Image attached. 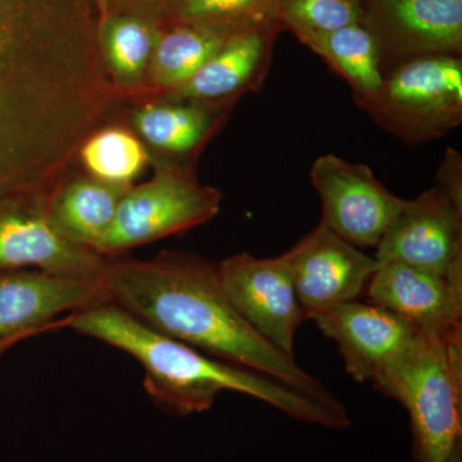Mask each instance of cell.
I'll return each instance as SVG.
<instances>
[{
    "mask_svg": "<svg viewBox=\"0 0 462 462\" xmlns=\"http://www.w3.org/2000/svg\"><path fill=\"white\" fill-rule=\"evenodd\" d=\"M279 26L300 42L311 36L363 23V0H282Z\"/></svg>",
    "mask_w": 462,
    "mask_h": 462,
    "instance_id": "cb8c5ba5",
    "label": "cell"
},
{
    "mask_svg": "<svg viewBox=\"0 0 462 462\" xmlns=\"http://www.w3.org/2000/svg\"><path fill=\"white\" fill-rule=\"evenodd\" d=\"M80 156L93 178L130 185L148 163V154L135 135L126 130L105 129L83 143Z\"/></svg>",
    "mask_w": 462,
    "mask_h": 462,
    "instance_id": "603a6c76",
    "label": "cell"
},
{
    "mask_svg": "<svg viewBox=\"0 0 462 462\" xmlns=\"http://www.w3.org/2000/svg\"><path fill=\"white\" fill-rule=\"evenodd\" d=\"M161 32L160 23L127 14L100 21V50L115 83L125 88L142 83Z\"/></svg>",
    "mask_w": 462,
    "mask_h": 462,
    "instance_id": "44dd1931",
    "label": "cell"
},
{
    "mask_svg": "<svg viewBox=\"0 0 462 462\" xmlns=\"http://www.w3.org/2000/svg\"><path fill=\"white\" fill-rule=\"evenodd\" d=\"M32 336H30V334H21V336L11 337V338L0 339V358H2L5 354H7L12 346L18 345V343L23 342V340L32 338Z\"/></svg>",
    "mask_w": 462,
    "mask_h": 462,
    "instance_id": "4316f807",
    "label": "cell"
},
{
    "mask_svg": "<svg viewBox=\"0 0 462 462\" xmlns=\"http://www.w3.org/2000/svg\"><path fill=\"white\" fill-rule=\"evenodd\" d=\"M282 0H179L169 23H193L226 36L281 29Z\"/></svg>",
    "mask_w": 462,
    "mask_h": 462,
    "instance_id": "7402d4cb",
    "label": "cell"
},
{
    "mask_svg": "<svg viewBox=\"0 0 462 462\" xmlns=\"http://www.w3.org/2000/svg\"><path fill=\"white\" fill-rule=\"evenodd\" d=\"M434 185L462 208V158L455 149H446L445 157L437 170Z\"/></svg>",
    "mask_w": 462,
    "mask_h": 462,
    "instance_id": "484cf974",
    "label": "cell"
},
{
    "mask_svg": "<svg viewBox=\"0 0 462 462\" xmlns=\"http://www.w3.org/2000/svg\"><path fill=\"white\" fill-rule=\"evenodd\" d=\"M367 296L422 334L439 339L462 336V273L445 275L393 261L380 264Z\"/></svg>",
    "mask_w": 462,
    "mask_h": 462,
    "instance_id": "9a60e30c",
    "label": "cell"
},
{
    "mask_svg": "<svg viewBox=\"0 0 462 462\" xmlns=\"http://www.w3.org/2000/svg\"><path fill=\"white\" fill-rule=\"evenodd\" d=\"M363 109L409 144L442 138L462 124L461 57L430 54L388 67L378 94Z\"/></svg>",
    "mask_w": 462,
    "mask_h": 462,
    "instance_id": "5b68a950",
    "label": "cell"
},
{
    "mask_svg": "<svg viewBox=\"0 0 462 462\" xmlns=\"http://www.w3.org/2000/svg\"><path fill=\"white\" fill-rule=\"evenodd\" d=\"M96 36L0 38V199L42 196L112 98Z\"/></svg>",
    "mask_w": 462,
    "mask_h": 462,
    "instance_id": "6da1fadb",
    "label": "cell"
},
{
    "mask_svg": "<svg viewBox=\"0 0 462 462\" xmlns=\"http://www.w3.org/2000/svg\"><path fill=\"white\" fill-rule=\"evenodd\" d=\"M279 29L230 36L190 80L166 94V99L230 105L245 94L261 90L272 65Z\"/></svg>",
    "mask_w": 462,
    "mask_h": 462,
    "instance_id": "2e32d148",
    "label": "cell"
},
{
    "mask_svg": "<svg viewBox=\"0 0 462 462\" xmlns=\"http://www.w3.org/2000/svg\"><path fill=\"white\" fill-rule=\"evenodd\" d=\"M303 44L345 79L358 107L363 109L375 98L382 88L384 69L378 41L364 23L311 36Z\"/></svg>",
    "mask_w": 462,
    "mask_h": 462,
    "instance_id": "d6986e66",
    "label": "cell"
},
{
    "mask_svg": "<svg viewBox=\"0 0 462 462\" xmlns=\"http://www.w3.org/2000/svg\"><path fill=\"white\" fill-rule=\"evenodd\" d=\"M102 281L109 302L158 333L346 409L296 357L247 324L225 293L218 264L207 258L180 251L162 252L148 261L106 257Z\"/></svg>",
    "mask_w": 462,
    "mask_h": 462,
    "instance_id": "7a4b0ae2",
    "label": "cell"
},
{
    "mask_svg": "<svg viewBox=\"0 0 462 462\" xmlns=\"http://www.w3.org/2000/svg\"><path fill=\"white\" fill-rule=\"evenodd\" d=\"M448 462H462V442L456 446V448L454 449V452H452Z\"/></svg>",
    "mask_w": 462,
    "mask_h": 462,
    "instance_id": "83f0119b",
    "label": "cell"
},
{
    "mask_svg": "<svg viewBox=\"0 0 462 462\" xmlns=\"http://www.w3.org/2000/svg\"><path fill=\"white\" fill-rule=\"evenodd\" d=\"M374 257L379 266L396 261L445 275L462 273V208L436 185L404 200Z\"/></svg>",
    "mask_w": 462,
    "mask_h": 462,
    "instance_id": "30bf717a",
    "label": "cell"
},
{
    "mask_svg": "<svg viewBox=\"0 0 462 462\" xmlns=\"http://www.w3.org/2000/svg\"><path fill=\"white\" fill-rule=\"evenodd\" d=\"M66 329L132 356L143 367L149 398L172 415L208 411L218 394L236 392L306 424L331 430L352 424L346 409H334L281 380L203 354L158 333L112 302L67 315Z\"/></svg>",
    "mask_w": 462,
    "mask_h": 462,
    "instance_id": "3957f363",
    "label": "cell"
},
{
    "mask_svg": "<svg viewBox=\"0 0 462 462\" xmlns=\"http://www.w3.org/2000/svg\"><path fill=\"white\" fill-rule=\"evenodd\" d=\"M230 105L166 99L149 103L134 116L139 135L175 158H189L202 148L229 111Z\"/></svg>",
    "mask_w": 462,
    "mask_h": 462,
    "instance_id": "e0dca14e",
    "label": "cell"
},
{
    "mask_svg": "<svg viewBox=\"0 0 462 462\" xmlns=\"http://www.w3.org/2000/svg\"><path fill=\"white\" fill-rule=\"evenodd\" d=\"M363 23L378 41L383 69L410 58L462 51V0H363Z\"/></svg>",
    "mask_w": 462,
    "mask_h": 462,
    "instance_id": "4fadbf2b",
    "label": "cell"
},
{
    "mask_svg": "<svg viewBox=\"0 0 462 462\" xmlns=\"http://www.w3.org/2000/svg\"><path fill=\"white\" fill-rule=\"evenodd\" d=\"M45 197L0 199V270L102 279L106 257L67 240L45 212Z\"/></svg>",
    "mask_w": 462,
    "mask_h": 462,
    "instance_id": "9c48e42d",
    "label": "cell"
},
{
    "mask_svg": "<svg viewBox=\"0 0 462 462\" xmlns=\"http://www.w3.org/2000/svg\"><path fill=\"white\" fill-rule=\"evenodd\" d=\"M179 0H97L100 21L108 14H127L152 21L167 23Z\"/></svg>",
    "mask_w": 462,
    "mask_h": 462,
    "instance_id": "d4e9b609",
    "label": "cell"
},
{
    "mask_svg": "<svg viewBox=\"0 0 462 462\" xmlns=\"http://www.w3.org/2000/svg\"><path fill=\"white\" fill-rule=\"evenodd\" d=\"M109 302L102 279L0 270V339L66 329V316Z\"/></svg>",
    "mask_w": 462,
    "mask_h": 462,
    "instance_id": "8fae6325",
    "label": "cell"
},
{
    "mask_svg": "<svg viewBox=\"0 0 462 462\" xmlns=\"http://www.w3.org/2000/svg\"><path fill=\"white\" fill-rule=\"evenodd\" d=\"M310 178L321 199V223L357 248L378 247L404 202L369 166L336 154L316 158Z\"/></svg>",
    "mask_w": 462,
    "mask_h": 462,
    "instance_id": "52a82bcc",
    "label": "cell"
},
{
    "mask_svg": "<svg viewBox=\"0 0 462 462\" xmlns=\"http://www.w3.org/2000/svg\"><path fill=\"white\" fill-rule=\"evenodd\" d=\"M338 346L346 372L358 383L375 382L418 338L410 322L378 305L352 300L310 318Z\"/></svg>",
    "mask_w": 462,
    "mask_h": 462,
    "instance_id": "5bb4252c",
    "label": "cell"
},
{
    "mask_svg": "<svg viewBox=\"0 0 462 462\" xmlns=\"http://www.w3.org/2000/svg\"><path fill=\"white\" fill-rule=\"evenodd\" d=\"M223 193L196 180L188 170L166 166L152 180L130 187L111 226L97 245L103 257H116L145 243L212 220L220 212Z\"/></svg>",
    "mask_w": 462,
    "mask_h": 462,
    "instance_id": "8992f818",
    "label": "cell"
},
{
    "mask_svg": "<svg viewBox=\"0 0 462 462\" xmlns=\"http://www.w3.org/2000/svg\"><path fill=\"white\" fill-rule=\"evenodd\" d=\"M230 36L193 23H169L153 51L149 75L167 93L181 87L221 50Z\"/></svg>",
    "mask_w": 462,
    "mask_h": 462,
    "instance_id": "ffe728a7",
    "label": "cell"
},
{
    "mask_svg": "<svg viewBox=\"0 0 462 462\" xmlns=\"http://www.w3.org/2000/svg\"><path fill=\"white\" fill-rule=\"evenodd\" d=\"M374 387L409 412L416 462H448L462 442V336L419 333Z\"/></svg>",
    "mask_w": 462,
    "mask_h": 462,
    "instance_id": "277c9868",
    "label": "cell"
},
{
    "mask_svg": "<svg viewBox=\"0 0 462 462\" xmlns=\"http://www.w3.org/2000/svg\"><path fill=\"white\" fill-rule=\"evenodd\" d=\"M218 273L238 314L267 342L294 357L297 329L307 319L285 254L275 258L234 254L218 263Z\"/></svg>",
    "mask_w": 462,
    "mask_h": 462,
    "instance_id": "ba28073f",
    "label": "cell"
},
{
    "mask_svg": "<svg viewBox=\"0 0 462 462\" xmlns=\"http://www.w3.org/2000/svg\"><path fill=\"white\" fill-rule=\"evenodd\" d=\"M132 185L98 179H79L45 197V212L67 240L96 252L97 245L114 221L116 209Z\"/></svg>",
    "mask_w": 462,
    "mask_h": 462,
    "instance_id": "ac0fdd59",
    "label": "cell"
},
{
    "mask_svg": "<svg viewBox=\"0 0 462 462\" xmlns=\"http://www.w3.org/2000/svg\"><path fill=\"white\" fill-rule=\"evenodd\" d=\"M284 254L307 320L322 310L357 300L379 269L375 257L321 221Z\"/></svg>",
    "mask_w": 462,
    "mask_h": 462,
    "instance_id": "7c38bea8",
    "label": "cell"
}]
</instances>
